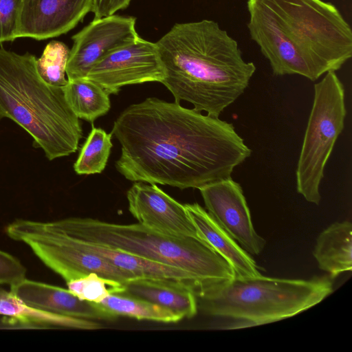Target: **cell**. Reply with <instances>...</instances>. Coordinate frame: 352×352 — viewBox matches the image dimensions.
Wrapping results in <instances>:
<instances>
[{
  "instance_id": "1",
  "label": "cell",
  "mask_w": 352,
  "mask_h": 352,
  "mask_svg": "<svg viewBox=\"0 0 352 352\" xmlns=\"http://www.w3.org/2000/svg\"><path fill=\"white\" fill-rule=\"evenodd\" d=\"M111 133L126 179L180 189L230 177L252 153L232 124L157 98L126 108Z\"/></svg>"
},
{
  "instance_id": "19",
  "label": "cell",
  "mask_w": 352,
  "mask_h": 352,
  "mask_svg": "<svg viewBox=\"0 0 352 352\" xmlns=\"http://www.w3.org/2000/svg\"><path fill=\"white\" fill-rule=\"evenodd\" d=\"M0 315L10 322L37 325L41 328L58 327L74 329L95 330L102 327L94 320L68 317L42 311L29 306L10 291L0 288Z\"/></svg>"
},
{
  "instance_id": "18",
  "label": "cell",
  "mask_w": 352,
  "mask_h": 352,
  "mask_svg": "<svg viewBox=\"0 0 352 352\" xmlns=\"http://www.w3.org/2000/svg\"><path fill=\"white\" fill-rule=\"evenodd\" d=\"M320 270L334 278L352 270V224L349 221L336 222L318 236L313 252Z\"/></svg>"
},
{
  "instance_id": "17",
  "label": "cell",
  "mask_w": 352,
  "mask_h": 352,
  "mask_svg": "<svg viewBox=\"0 0 352 352\" xmlns=\"http://www.w3.org/2000/svg\"><path fill=\"white\" fill-rule=\"evenodd\" d=\"M74 239L82 248L102 258L116 267L132 274L135 278H159L182 280L189 284L195 293L201 287L199 281L194 276L180 268L148 260L118 249Z\"/></svg>"
},
{
  "instance_id": "6",
  "label": "cell",
  "mask_w": 352,
  "mask_h": 352,
  "mask_svg": "<svg viewBox=\"0 0 352 352\" xmlns=\"http://www.w3.org/2000/svg\"><path fill=\"white\" fill-rule=\"evenodd\" d=\"M333 292L330 277L310 280L263 275L229 282L196 296L205 313L238 321L240 329L286 319L318 304Z\"/></svg>"
},
{
  "instance_id": "5",
  "label": "cell",
  "mask_w": 352,
  "mask_h": 352,
  "mask_svg": "<svg viewBox=\"0 0 352 352\" xmlns=\"http://www.w3.org/2000/svg\"><path fill=\"white\" fill-rule=\"evenodd\" d=\"M52 223L75 239L122 250L190 273L201 284L195 295L235 277L231 265L201 239L166 235L139 223L117 224L85 217H69Z\"/></svg>"
},
{
  "instance_id": "11",
  "label": "cell",
  "mask_w": 352,
  "mask_h": 352,
  "mask_svg": "<svg viewBox=\"0 0 352 352\" xmlns=\"http://www.w3.org/2000/svg\"><path fill=\"white\" fill-rule=\"evenodd\" d=\"M210 215L245 251L258 255L265 240L256 232L240 184L231 177L199 188Z\"/></svg>"
},
{
  "instance_id": "2",
  "label": "cell",
  "mask_w": 352,
  "mask_h": 352,
  "mask_svg": "<svg viewBox=\"0 0 352 352\" xmlns=\"http://www.w3.org/2000/svg\"><path fill=\"white\" fill-rule=\"evenodd\" d=\"M247 10L250 38L275 76L315 81L352 56L351 26L330 2L248 0Z\"/></svg>"
},
{
  "instance_id": "13",
  "label": "cell",
  "mask_w": 352,
  "mask_h": 352,
  "mask_svg": "<svg viewBox=\"0 0 352 352\" xmlns=\"http://www.w3.org/2000/svg\"><path fill=\"white\" fill-rule=\"evenodd\" d=\"M93 0H23L18 38L44 40L72 30L91 12Z\"/></svg>"
},
{
  "instance_id": "27",
  "label": "cell",
  "mask_w": 352,
  "mask_h": 352,
  "mask_svg": "<svg viewBox=\"0 0 352 352\" xmlns=\"http://www.w3.org/2000/svg\"><path fill=\"white\" fill-rule=\"evenodd\" d=\"M132 0H93L91 12L94 18L115 14L120 10L127 8Z\"/></svg>"
},
{
  "instance_id": "21",
  "label": "cell",
  "mask_w": 352,
  "mask_h": 352,
  "mask_svg": "<svg viewBox=\"0 0 352 352\" xmlns=\"http://www.w3.org/2000/svg\"><path fill=\"white\" fill-rule=\"evenodd\" d=\"M117 317L128 316L138 320L164 323L177 322L182 318L170 309L130 296L110 294L98 303Z\"/></svg>"
},
{
  "instance_id": "26",
  "label": "cell",
  "mask_w": 352,
  "mask_h": 352,
  "mask_svg": "<svg viewBox=\"0 0 352 352\" xmlns=\"http://www.w3.org/2000/svg\"><path fill=\"white\" fill-rule=\"evenodd\" d=\"M27 270L12 254L0 250V285H12L26 278Z\"/></svg>"
},
{
  "instance_id": "25",
  "label": "cell",
  "mask_w": 352,
  "mask_h": 352,
  "mask_svg": "<svg viewBox=\"0 0 352 352\" xmlns=\"http://www.w3.org/2000/svg\"><path fill=\"white\" fill-rule=\"evenodd\" d=\"M23 0H0V43L18 38Z\"/></svg>"
},
{
  "instance_id": "12",
  "label": "cell",
  "mask_w": 352,
  "mask_h": 352,
  "mask_svg": "<svg viewBox=\"0 0 352 352\" xmlns=\"http://www.w3.org/2000/svg\"><path fill=\"white\" fill-rule=\"evenodd\" d=\"M129 210L138 223L166 235L202 240L182 205L155 184L135 182L126 192Z\"/></svg>"
},
{
  "instance_id": "16",
  "label": "cell",
  "mask_w": 352,
  "mask_h": 352,
  "mask_svg": "<svg viewBox=\"0 0 352 352\" xmlns=\"http://www.w3.org/2000/svg\"><path fill=\"white\" fill-rule=\"evenodd\" d=\"M199 237L222 256L232 267L235 277L261 276L255 261L245 251L199 204H184Z\"/></svg>"
},
{
  "instance_id": "8",
  "label": "cell",
  "mask_w": 352,
  "mask_h": 352,
  "mask_svg": "<svg viewBox=\"0 0 352 352\" xmlns=\"http://www.w3.org/2000/svg\"><path fill=\"white\" fill-rule=\"evenodd\" d=\"M11 239L27 245L48 268L66 283L91 272L124 283L135 276L82 248L77 241L55 227L52 221L16 219L5 229Z\"/></svg>"
},
{
  "instance_id": "9",
  "label": "cell",
  "mask_w": 352,
  "mask_h": 352,
  "mask_svg": "<svg viewBox=\"0 0 352 352\" xmlns=\"http://www.w3.org/2000/svg\"><path fill=\"white\" fill-rule=\"evenodd\" d=\"M164 77L156 43L139 36L96 63L85 78L98 84L110 95L118 94L126 85L162 82Z\"/></svg>"
},
{
  "instance_id": "10",
  "label": "cell",
  "mask_w": 352,
  "mask_h": 352,
  "mask_svg": "<svg viewBox=\"0 0 352 352\" xmlns=\"http://www.w3.org/2000/svg\"><path fill=\"white\" fill-rule=\"evenodd\" d=\"M135 23V17L112 14L94 18L74 34L66 67L67 80L85 78L104 57L133 43L140 36Z\"/></svg>"
},
{
  "instance_id": "15",
  "label": "cell",
  "mask_w": 352,
  "mask_h": 352,
  "mask_svg": "<svg viewBox=\"0 0 352 352\" xmlns=\"http://www.w3.org/2000/svg\"><path fill=\"white\" fill-rule=\"evenodd\" d=\"M118 294L130 296L171 310L182 319L197 312V300L192 287L186 282L168 278L135 277L122 283Z\"/></svg>"
},
{
  "instance_id": "23",
  "label": "cell",
  "mask_w": 352,
  "mask_h": 352,
  "mask_svg": "<svg viewBox=\"0 0 352 352\" xmlns=\"http://www.w3.org/2000/svg\"><path fill=\"white\" fill-rule=\"evenodd\" d=\"M69 51L64 43L58 41H52L47 44L41 56L36 59L37 71L45 82L59 87L66 85V67Z\"/></svg>"
},
{
  "instance_id": "3",
  "label": "cell",
  "mask_w": 352,
  "mask_h": 352,
  "mask_svg": "<svg viewBox=\"0 0 352 352\" xmlns=\"http://www.w3.org/2000/svg\"><path fill=\"white\" fill-rule=\"evenodd\" d=\"M164 67L162 83L175 102L219 118L248 87L256 71L237 41L214 21L175 23L156 43Z\"/></svg>"
},
{
  "instance_id": "14",
  "label": "cell",
  "mask_w": 352,
  "mask_h": 352,
  "mask_svg": "<svg viewBox=\"0 0 352 352\" xmlns=\"http://www.w3.org/2000/svg\"><path fill=\"white\" fill-rule=\"evenodd\" d=\"M10 292L29 306L54 314L91 320L117 318L98 303L81 300L69 289L26 278L10 285Z\"/></svg>"
},
{
  "instance_id": "7",
  "label": "cell",
  "mask_w": 352,
  "mask_h": 352,
  "mask_svg": "<svg viewBox=\"0 0 352 352\" xmlns=\"http://www.w3.org/2000/svg\"><path fill=\"white\" fill-rule=\"evenodd\" d=\"M344 88L336 72L314 85V98L296 170V190L318 205L320 184L334 144L344 126Z\"/></svg>"
},
{
  "instance_id": "20",
  "label": "cell",
  "mask_w": 352,
  "mask_h": 352,
  "mask_svg": "<svg viewBox=\"0 0 352 352\" xmlns=\"http://www.w3.org/2000/svg\"><path fill=\"white\" fill-rule=\"evenodd\" d=\"M63 91L68 105L79 119L93 122L110 109L109 94L86 78L67 80Z\"/></svg>"
},
{
  "instance_id": "24",
  "label": "cell",
  "mask_w": 352,
  "mask_h": 352,
  "mask_svg": "<svg viewBox=\"0 0 352 352\" xmlns=\"http://www.w3.org/2000/svg\"><path fill=\"white\" fill-rule=\"evenodd\" d=\"M68 289L81 300L99 303L108 295L118 292L122 283L103 278L96 273L66 283Z\"/></svg>"
},
{
  "instance_id": "22",
  "label": "cell",
  "mask_w": 352,
  "mask_h": 352,
  "mask_svg": "<svg viewBox=\"0 0 352 352\" xmlns=\"http://www.w3.org/2000/svg\"><path fill=\"white\" fill-rule=\"evenodd\" d=\"M112 134L92 126L74 164L76 174L92 175L101 173L107 164L111 149Z\"/></svg>"
},
{
  "instance_id": "4",
  "label": "cell",
  "mask_w": 352,
  "mask_h": 352,
  "mask_svg": "<svg viewBox=\"0 0 352 352\" xmlns=\"http://www.w3.org/2000/svg\"><path fill=\"white\" fill-rule=\"evenodd\" d=\"M8 118L32 138L49 160L75 153L82 138L79 118L63 87L45 82L36 57L0 48V119Z\"/></svg>"
}]
</instances>
